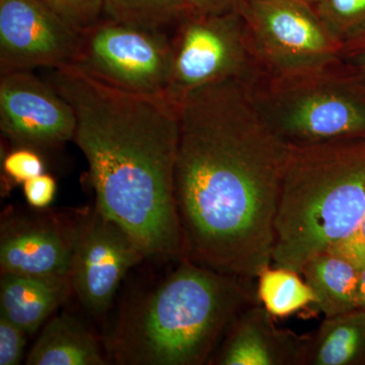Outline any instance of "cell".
<instances>
[{
  "instance_id": "9",
  "label": "cell",
  "mask_w": 365,
  "mask_h": 365,
  "mask_svg": "<svg viewBox=\"0 0 365 365\" xmlns=\"http://www.w3.org/2000/svg\"><path fill=\"white\" fill-rule=\"evenodd\" d=\"M144 257L133 237L96 208L78 222L69 275L71 289L91 314H104L125 275Z\"/></svg>"
},
{
  "instance_id": "25",
  "label": "cell",
  "mask_w": 365,
  "mask_h": 365,
  "mask_svg": "<svg viewBox=\"0 0 365 365\" xmlns=\"http://www.w3.org/2000/svg\"><path fill=\"white\" fill-rule=\"evenodd\" d=\"M331 253L342 257L350 262L355 267H365V220L351 234L347 235L340 242H336L331 248L327 250Z\"/></svg>"
},
{
  "instance_id": "17",
  "label": "cell",
  "mask_w": 365,
  "mask_h": 365,
  "mask_svg": "<svg viewBox=\"0 0 365 365\" xmlns=\"http://www.w3.org/2000/svg\"><path fill=\"white\" fill-rule=\"evenodd\" d=\"M304 365H365V311L325 318L309 337Z\"/></svg>"
},
{
  "instance_id": "23",
  "label": "cell",
  "mask_w": 365,
  "mask_h": 365,
  "mask_svg": "<svg viewBox=\"0 0 365 365\" xmlns=\"http://www.w3.org/2000/svg\"><path fill=\"white\" fill-rule=\"evenodd\" d=\"M26 336L23 329L0 316V365L21 364Z\"/></svg>"
},
{
  "instance_id": "15",
  "label": "cell",
  "mask_w": 365,
  "mask_h": 365,
  "mask_svg": "<svg viewBox=\"0 0 365 365\" xmlns=\"http://www.w3.org/2000/svg\"><path fill=\"white\" fill-rule=\"evenodd\" d=\"M28 365H104L97 338L78 319L62 314L50 319L26 357Z\"/></svg>"
},
{
  "instance_id": "5",
  "label": "cell",
  "mask_w": 365,
  "mask_h": 365,
  "mask_svg": "<svg viewBox=\"0 0 365 365\" xmlns=\"http://www.w3.org/2000/svg\"><path fill=\"white\" fill-rule=\"evenodd\" d=\"M261 117L289 148L365 139V86L343 62L250 86Z\"/></svg>"
},
{
  "instance_id": "28",
  "label": "cell",
  "mask_w": 365,
  "mask_h": 365,
  "mask_svg": "<svg viewBox=\"0 0 365 365\" xmlns=\"http://www.w3.org/2000/svg\"><path fill=\"white\" fill-rule=\"evenodd\" d=\"M359 309L365 311V267L359 270Z\"/></svg>"
},
{
  "instance_id": "26",
  "label": "cell",
  "mask_w": 365,
  "mask_h": 365,
  "mask_svg": "<svg viewBox=\"0 0 365 365\" xmlns=\"http://www.w3.org/2000/svg\"><path fill=\"white\" fill-rule=\"evenodd\" d=\"M242 0H185L187 11L198 14H218L235 11Z\"/></svg>"
},
{
  "instance_id": "19",
  "label": "cell",
  "mask_w": 365,
  "mask_h": 365,
  "mask_svg": "<svg viewBox=\"0 0 365 365\" xmlns=\"http://www.w3.org/2000/svg\"><path fill=\"white\" fill-rule=\"evenodd\" d=\"M110 20L145 30L167 33L187 13L185 0H104Z\"/></svg>"
},
{
  "instance_id": "20",
  "label": "cell",
  "mask_w": 365,
  "mask_h": 365,
  "mask_svg": "<svg viewBox=\"0 0 365 365\" xmlns=\"http://www.w3.org/2000/svg\"><path fill=\"white\" fill-rule=\"evenodd\" d=\"M314 6L343 51L365 39V0H318Z\"/></svg>"
},
{
  "instance_id": "22",
  "label": "cell",
  "mask_w": 365,
  "mask_h": 365,
  "mask_svg": "<svg viewBox=\"0 0 365 365\" xmlns=\"http://www.w3.org/2000/svg\"><path fill=\"white\" fill-rule=\"evenodd\" d=\"M2 170L11 184L24 185L45 173V163L35 148L21 146L6 155Z\"/></svg>"
},
{
  "instance_id": "3",
  "label": "cell",
  "mask_w": 365,
  "mask_h": 365,
  "mask_svg": "<svg viewBox=\"0 0 365 365\" xmlns=\"http://www.w3.org/2000/svg\"><path fill=\"white\" fill-rule=\"evenodd\" d=\"M247 281L184 262L125 319L115 345L118 361L203 364L253 302Z\"/></svg>"
},
{
  "instance_id": "21",
  "label": "cell",
  "mask_w": 365,
  "mask_h": 365,
  "mask_svg": "<svg viewBox=\"0 0 365 365\" xmlns=\"http://www.w3.org/2000/svg\"><path fill=\"white\" fill-rule=\"evenodd\" d=\"M79 33L102 20L104 0H38Z\"/></svg>"
},
{
  "instance_id": "8",
  "label": "cell",
  "mask_w": 365,
  "mask_h": 365,
  "mask_svg": "<svg viewBox=\"0 0 365 365\" xmlns=\"http://www.w3.org/2000/svg\"><path fill=\"white\" fill-rule=\"evenodd\" d=\"M172 58L167 33L107 19L81 33L71 64L114 88L160 96L169 85Z\"/></svg>"
},
{
  "instance_id": "12",
  "label": "cell",
  "mask_w": 365,
  "mask_h": 365,
  "mask_svg": "<svg viewBox=\"0 0 365 365\" xmlns=\"http://www.w3.org/2000/svg\"><path fill=\"white\" fill-rule=\"evenodd\" d=\"M78 222L53 216L16 217L1 225V273L69 279Z\"/></svg>"
},
{
  "instance_id": "10",
  "label": "cell",
  "mask_w": 365,
  "mask_h": 365,
  "mask_svg": "<svg viewBox=\"0 0 365 365\" xmlns=\"http://www.w3.org/2000/svg\"><path fill=\"white\" fill-rule=\"evenodd\" d=\"M81 36L38 0H0L1 74L71 64Z\"/></svg>"
},
{
  "instance_id": "11",
  "label": "cell",
  "mask_w": 365,
  "mask_h": 365,
  "mask_svg": "<svg viewBox=\"0 0 365 365\" xmlns=\"http://www.w3.org/2000/svg\"><path fill=\"white\" fill-rule=\"evenodd\" d=\"M0 128L9 138L26 148H54L73 140V108L30 71L1 74Z\"/></svg>"
},
{
  "instance_id": "27",
  "label": "cell",
  "mask_w": 365,
  "mask_h": 365,
  "mask_svg": "<svg viewBox=\"0 0 365 365\" xmlns=\"http://www.w3.org/2000/svg\"><path fill=\"white\" fill-rule=\"evenodd\" d=\"M342 62L348 68L365 78V39L346 48L343 51Z\"/></svg>"
},
{
  "instance_id": "29",
  "label": "cell",
  "mask_w": 365,
  "mask_h": 365,
  "mask_svg": "<svg viewBox=\"0 0 365 365\" xmlns=\"http://www.w3.org/2000/svg\"><path fill=\"white\" fill-rule=\"evenodd\" d=\"M302 1H306L307 2V4H313V6H314V4H316L317 2H318V0H302Z\"/></svg>"
},
{
  "instance_id": "18",
  "label": "cell",
  "mask_w": 365,
  "mask_h": 365,
  "mask_svg": "<svg viewBox=\"0 0 365 365\" xmlns=\"http://www.w3.org/2000/svg\"><path fill=\"white\" fill-rule=\"evenodd\" d=\"M271 266L263 269L257 277V297L269 314L274 318H285L309 306H316V294L300 273Z\"/></svg>"
},
{
  "instance_id": "6",
  "label": "cell",
  "mask_w": 365,
  "mask_h": 365,
  "mask_svg": "<svg viewBox=\"0 0 365 365\" xmlns=\"http://www.w3.org/2000/svg\"><path fill=\"white\" fill-rule=\"evenodd\" d=\"M172 71L165 97L179 106L187 96L220 81L254 83L262 76L239 9L188 13L175 26Z\"/></svg>"
},
{
  "instance_id": "16",
  "label": "cell",
  "mask_w": 365,
  "mask_h": 365,
  "mask_svg": "<svg viewBox=\"0 0 365 365\" xmlns=\"http://www.w3.org/2000/svg\"><path fill=\"white\" fill-rule=\"evenodd\" d=\"M302 274L325 318L359 309V269L342 257L323 252L307 262Z\"/></svg>"
},
{
  "instance_id": "13",
  "label": "cell",
  "mask_w": 365,
  "mask_h": 365,
  "mask_svg": "<svg viewBox=\"0 0 365 365\" xmlns=\"http://www.w3.org/2000/svg\"><path fill=\"white\" fill-rule=\"evenodd\" d=\"M263 306L250 304L228 329L217 364L304 365L309 337L278 328Z\"/></svg>"
},
{
  "instance_id": "1",
  "label": "cell",
  "mask_w": 365,
  "mask_h": 365,
  "mask_svg": "<svg viewBox=\"0 0 365 365\" xmlns=\"http://www.w3.org/2000/svg\"><path fill=\"white\" fill-rule=\"evenodd\" d=\"M230 79L179 104L175 198L188 260L251 280L272 265L274 222L289 146Z\"/></svg>"
},
{
  "instance_id": "2",
  "label": "cell",
  "mask_w": 365,
  "mask_h": 365,
  "mask_svg": "<svg viewBox=\"0 0 365 365\" xmlns=\"http://www.w3.org/2000/svg\"><path fill=\"white\" fill-rule=\"evenodd\" d=\"M50 78L76 113L73 140L90 168L96 208L145 257L181 254L175 198L179 106L165 95L114 88L71 63L53 69Z\"/></svg>"
},
{
  "instance_id": "4",
  "label": "cell",
  "mask_w": 365,
  "mask_h": 365,
  "mask_svg": "<svg viewBox=\"0 0 365 365\" xmlns=\"http://www.w3.org/2000/svg\"><path fill=\"white\" fill-rule=\"evenodd\" d=\"M365 220V139L289 148L274 222L272 265L307 262Z\"/></svg>"
},
{
  "instance_id": "24",
  "label": "cell",
  "mask_w": 365,
  "mask_h": 365,
  "mask_svg": "<svg viewBox=\"0 0 365 365\" xmlns=\"http://www.w3.org/2000/svg\"><path fill=\"white\" fill-rule=\"evenodd\" d=\"M24 195L31 207L45 209L54 201L56 195V180L47 173L29 180L23 185Z\"/></svg>"
},
{
  "instance_id": "7",
  "label": "cell",
  "mask_w": 365,
  "mask_h": 365,
  "mask_svg": "<svg viewBox=\"0 0 365 365\" xmlns=\"http://www.w3.org/2000/svg\"><path fill=\"white\" fill-rule=\"evenodd\" d=\"M237 9L262 76H295L342 62V46L313 4L302 0H242Z\"/></svg>"
},
{
  "instance_id": "14",
  "label": "cell",
  "mask_w": 365,
  "mask_h": 365,
  "mask_svg": "<svg viewBox=\"0 0 365 365\" xmlns=\"http://www.w3.org/2000/svg\"><path fill=\"white\" fill-rule=\"evenodd\" d=\"M71 279L1 273L0 316L33 335L68 297Z\"/></svg>"
}]
</instances>
